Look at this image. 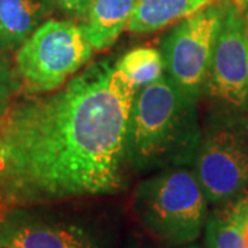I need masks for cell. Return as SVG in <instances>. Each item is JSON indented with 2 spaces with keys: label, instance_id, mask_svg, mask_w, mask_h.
Returning a JSON list of instances; mask_svg holds the SVG:
<instances>
[{
  "label": "cell",
  "instance_id": "1",
  "mask_svg": "<svg viewBox=\"0 0 248 248\" xmlns=\"http://www.w3.org/2000/svg\"><path fill=\"white\" fill-rule=\"evenodd\" d=\"M137 90L102 60L0 119V202L22 207L123 192Z\"/></svg>",
  "mask_w": 248,
  "mask_h": 248
},
{
  "label": "cell",
  "instance_id": "2",
  "mask_svg": "<svg viewBox=\"0 0 248 248\" xmlns=\"http://www.w3.org/2000/svg\"><path fill=\"white\" fill-rule=\"evenodd\" d=\"M202 138L199 101L187 95L164 73L134 97L127 159L138 174L192 167Z\"/></svg>",
  "mask_w": 248,
  "mask_h": 248
},
{
  "label": "cell",
  "instance_id": "3",
  "mask_svg": "<svg viewBox=\"0 0 248 248\" xmlns=\"http://www.w3.org/2000/svg\"><path fill=\"white\" fill-rule=\"evenodd\" d=\"M131 207L142 229L167 248L195 243L208 217V202L192 167L163 170L142 179Z\"/></svg>",
  "mask_w": 248,
  "mask_h": 248
},
{
  "label": "cell",
  "instance_id": "4",
  "mask_svg": "<svg viewBox=\"0 0 248 248\" xmlns=\"http://www.w3.org/2000/svg\"><path fill=\"white\" fill-rule=\"evenodd\" d=\"M192 169L208 204L223 205L247 189V112L221 102L207 112Z\"/></svg>",
  "mask_w": 248,
  "mask_h": 248
},
{
  "label": "cell",
  "instance_id": "5",
  "mask_svg": "<svg viewBox=\"0 0 248 248\" xmlns=\"http://www.w3.org/2000/svg\"><path fill=\"white\" fill-rule=\"evenodd\" d=\"M94 51L83 27L46 19L17 50V73L31 93L47 94L78 75Z\"/></svg>",
  "mask_w": 248,
  "mask_h": 248
},
{
  "label": "cell",
  "instance_id": "6",
  "mask_svg": "<svg viewBox=\"0 0 248 248\" xmlns=\"http://www.w3.org/2000/svg\"><path fill=\"white\" fill-rule=\"evenodd\" d=\"M222 16L223 4H210L181 19L161 42L164 73L197 101L207 89Z\"/></svg>",
  "mask_w": 248,
  "mask_h": 248
},
{
  "label": "cell",
  "instance_id": "7",
  "mask_svg": "<svg viewBox=\"0 0 248 248\" xmlns=\"http://www.w3.org/2000/svg\"><path fill=\"white\" fill-rule=\"evenodd\" d=\"M205 93L217 102L247 112V28L244 11L234 3L223 4V16L214 46Z\"/></svg>",
  "mask_w": 248,
  "mask_h": 248
},
{
  "label": "cell",
  "instance_id": "8",
  "mask_svg": "<svg viewBox=\"0 0 248 248\" xmlns=\"http://www.w3.org/2000/svg\"><path fill=\"white\" fill-rule=\"evenodd\" d=\"M79 229L47 221L17 207L0 218V248H68Z\"/></svg>",
  "mask_w": 248,
  "mask_h": 248
},
{
  "label": "cell",
  "instance_id": "9",
  "mask_svg": "<svg viewBox=\"0 0 248 248\" xmlns=\"http://www.w3.org/2000/svg\"><path fill=\"white\" fill-rule=\"evenodd\" d=\"M54 0H0V51L27 42L54 9Z\"/></svg>",
  "mask_w": 248,
  "mask_h": 248
},
{
  "label": "cell",
  "instance_id": "10",
  "mask_svg": "<svg viewBox=\"0 0 248 248\" xmlns=\"http://www.w3.org/2000/svg\"><path fill=\"white\" fill-rule=\"evenodd\" d=\"M137 0H94L86 16L83 29L95 51L115 45L127 29Z\"/></svg>",
  "mask_w": 248,
  "mask_h": 248
},
{
  "label": "cell",
  "instance_id": "11",
  "mask_svg": "<svg viewBox=\"0 0 248 248\" xmlns=\"http://www.w3.org/2000/svg\"><path fill=\"white\" fill-rule=\"evenodd\" d=\"M214 0H137L127 31L152 33L210 6Z\"/></svg>",
  "mask_w": 248,
  "mask_h": 248
},
{
  "label": "cell",
  "instance_id": "12",
  "mask_svg": "<svg viewBox=\"0 0 248 248\" xmlns=\"http://www.w3.org/2000/svg\"><path fill=\"white\" fill-rule=\"evenodd\" d=\"M116 68L137 91L164 76L161 51L153 47H138L124 54L116 61Z\"/></svg>",
  "mask_w": 248,
  "mask_h": 248
},
{
  "label": "cell",
  "instance_id": "13",
  "mask_svg": "<svg viewBox=\"0 0 248 248\" xmlns=\"http://www.w3.org/2000/svg\"><path fill=\"white\" fill-rule=\"evenodd\" d=\"M204 243L205 248H248L243 233L223 208L207 217Z\"/></svg>",
  "mask_w": 248,
  "mask_h": 248
},
{
  "label": "cell",
  "instance_id": "14",
  "mask_svg": "<svg viewBox=\"0 0 248 248\" xmlns=\"http://www.w3.org/2000/svg\"><path fill=\"white\" fill-rule=\"evenodd\" d=\"M18 90V81L9 62L0 54V119L11 107V99Z\"/></svg>",
  "mask_w": 248,
  "mask_h": 248
},
{
  "label": "cell",
  "instance_id": "15",
  "mask_svg": "<svg viewBox=\"0 0 248 248\" xmlns=\"http://www.w3.org/2000/svg\"><path fill=\"white\" fill-rule=\"evenodd\" d=\"M63 11L78 18H86L94 0H54Z\"/></svg>",
  "mask_w": 248,
  "mask_h": 248
},
{
  "label": "cell",
  "instance_id": "16",
  "mask_svg": "<svg viewBox=\"0 0 248 248\" xmlns=\"http://www.w3.org/2000/svg\"><path fill=\"white\" fill-rule=\"evenodd\" d=\"M68 248H98V247L95 246V243L90 239L89 234L80 228L79 232H78V234H76V237H75V240L72 241V244Z\"/></svg>",
  "mask_w": 248,
  "mask_h": 248
},
{
  "label": "cell",
  "instance_id": "17",
  "mask_svg": "<svg viewBox=\"0 0 248 248\" xmlns=\"http://www.w3.org/2000/svg\"><path fill=\"white\" fill-rule=\"evenodd\" d=\"M170 248H203L199 244H195V243H190V244H186V246H178V247H170Z\"/></svg>",
  "mask_w": 248,
  "mask_h": 248
},
{
  "label": "cell",
  "instance_id": "18",
  "mask_svg": "<svg viewBox=\"0 0 248 248\" xmlns=\"http://www.w3.org/2000/svg\"><path fill=\"white\" fill-rule=\"evenodd\" d=\"M244 18H246V28H247V39H248V9L244 11ZM247 113H248V108H247Z\"/></svg>",
  "mask_w": 248,
  "mask_h": 248
},
{
  "label": "cell",
  "instance_id": "19",
  "mask_svg": "<svg viewBox=\"0 0 248 248\" xmlns=\"http://www.w3.org/2000/svg\"><path fill=\"white\" fill-rule=\"evenodd\" d=\"M125 248H143L141 246H137V244H131V246H127Z\"/></svg>",
  "mask_w": 248,
  "mask_h": 248
},
{
  "label": "cell",
  "instance_id": "20",
  "mask_svg": "<svg viewBox=\"0 0 248 248\" xmlns=\"http://www.w3.org/2000/svg\"><path fill=\"white\" fill-rule=\"evenodd\" d=\"M243 193L247 196V199H248V187H247V189H246V190H244V192H243Z\"/></svg>",
  "mask_w": 248,
  "mask_h": 248
},
{
  "label": "cell",
  "instance_id": "21",
  "mask_svg": "<svg viewBox=\"0 0 248 248\" xmlns=\"http://www.w3.org/2000/svg\"><path fill=\"white\" fill-rule=\"evenodd\" d=\"M237 1H241V3H248V0H237Z\"/></svg>",
  "mask_w": 248,
  "mask_h": 248
}]
</instances>
